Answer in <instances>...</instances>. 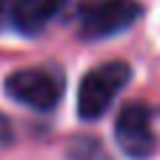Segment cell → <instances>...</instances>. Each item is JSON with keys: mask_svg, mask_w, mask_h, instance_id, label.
I'll use <instances>...</instances> for the list:
<instances>
[{"mask_svg": "<svg viewBox=\"0 0 160 160\" xmlns=\"http://www.w3.org/2000/svg\"><path fill=\"white\" fill-rule=\"evenodd\" d=\"M11 139H13V128H11V123H8L6 115H0V147L11 144Z\"/></svg>", "mask_w": 160, "mask_h": 160, "instance_id": "6", "label": "cell"}, {"mask_svg": "<svg viewBox=\"0 0 160 160\" xmlns=\"http://www.w3.org/2000/svg\"><path fill=\"white\" fill-rule=\"evenodd\" d=\"M8 13H11V0H0V27L6 24Z\"/></svg>", "mask_w": 160, "mask_h": 160, "instance_id": "7", "label": "cell"}, {"mask_svg": "<svg viewBox=\"0 0 160 160\" xmlns=\"http://www.w3.org/2000/svg\"><path fill=\"white\" fill-rule=\"evenodd\" d=\"M139 16H142V6L136 0H104L83 11L80 35L88 40L109 38V35L128 29Z\"/></svg>", "mask_w": 160, "mask_h": 160, "instance_id": "4", "label": "cell"}, {"mask_svg": "<svg viewBox=\"0 0 160 160\" xmlns=\"http://www.w3.org/2000/svg\"><path fill=\"white\" fill-rule=\"evenodd\" d=\"M64 3L67 0H16L11 3V19L22 32L38 35L64 8Z\"/></svg>", "mask_w": 160, "mask_h": 160, "instance_id": "5", "label": "cell"}, {"mask_svg": "<svg viewBox=\"0 0 160 160\" xmlns=\"http://www.w3.org/2000/svg\"><path fill=\"white\" fill-rule=\"evenodd\" d=\"M6 91H8L11 99L27 104V107L40 109V112H48V109H53L59 104L64 88H62L59 75L48 72V69L29 67V69H19V72L8 75Z\"/></svg>", "mask_w": 160, "mask_h": 160, "instance_id": "2", "label": "cell"}, {"mask_svg": "<svg viewBox=\"0 0 160 160\" xmlns=\"http://www.w3.org/2000/svg\"><path fill=\"white\" fill-rule=\"evenodd\" d=\"M128 80H131V67L126 62H107L93 67L80 83V93H78L80 118L86 120L102 118Z\"/></svg>", "mask_w": 160, "mask_h": 160, "instance_id": "1", "label": "cell"}, {"mask_svg": "<svg viewBox=\"0 0 160 160\" xmlns=\"http://www.w3.org/2000/svg\"><path fill=\"white\" fill-rule=\"evenodd\" d=\"M115 142L133 160H144L155 152L152 120H149V109L142 102H131L120 109L115 120Z\"/></svg>", "mask_w": 160, "mask_h": 160, "instance_id": "3", "label": "cell"}]
</instances>
